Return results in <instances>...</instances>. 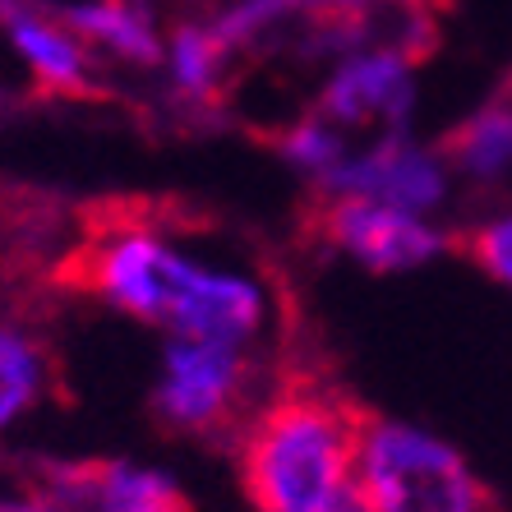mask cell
I'll return each mask as SVG.
<instances>
[{"mask_svg":"<svg viewBox=\"0 0 512 512\" xmlns=\"http://www.w3.org/2000/svg\"><path fill=\"white\" fill-rule=\"evenodd\" d=\"M356 485L370 512H499L453 443L383 416L365 425Z\"/></svg>","mask_w":512,"mask_h":512,"instance_id":"3957f363","label":"cell"},{"mask_svg":"<svg viewBox=\"0 0 512 512\" xmlns=\"http://www.w3.org/2000/svg\"><path fill=\"white\" fill-rule=\"evenodd\" d=\"M263 397L259 360L250 356V346L176 337L167 346L162 379L153 388V416L176 434H194V439L208 443H236Z\"/></svg>","mask_w":512,"mask_h":512,"instance_id":"277c9868","label":"cell"},{"mask_svg":"<svg viewBox=\"0 0 512 512\" xmlns=\"http://www.w3.org/2000/svg\"><path fill=\"white\" fill-rule=\"evenodd\" d=\"M448 176L453 171L443 167L439 153L388 143L379 153L342 162V167L328 171L314 185L333 194H360V199H374V203H388V208H402V213L425 217L429 208H439L448 199Z\"/></svg>","mask_w":512,"mask_h":512,"instance_id":"9c48e42d","label":"cell"},{"mask_svg":"<svg viewBox=\"0 0 512 512\" xmlns=\"http://www.w3.org/2000/svg\"><path fill=\"white\" fill-rule=\"evenodd\" d=\"M190 208L157 199H102L79 208L74 240L51 263L47 286L97 296L194 342L254 346L268 323V291L245 273L203 268L176 245Z\"/></svg>","mask_w":512,"mask_h":512,"instance_id":"6da1fadb","label":"cell"},{"mask_svg":"<svg viewBox=\"0 0 512 512\" xmlns=\"http://www.w3.org/2000/svg\"><path fill=\"white\" fill-rule=\"evenodd\" d=\"M60 24H70L84 42L116 51L120 60H134V65H157L162 60V42H157L148 14L130 0H93V5H74V10L56 14Z\"/></svg>","mask_w":512,"mask_h":512,"instance_id":"8fae6325","label":"cell"},{"mask_svg":"<svg viewBox=\"0 0 512 512\" xmlns=\"http://www.w3.org/2000/svg\"><path fill=\"white\" fill-rule=\"evenodd\" d=\"M453 250L476 268H485L489 277H499L503 286H512V213L489 217V222H466L462 231H453Z\"/></svg>","mask_w":512,"mask_h":512,"instance_id":"4fadbf2b","label":"cell"},{"mask_svg":"<svg viewBox=\"0 0 512 512\" xmlns=\"http://www.w3.org/2000/svg\"><path fill=\"white\" fill-rule=\"evenodd\" d=\"M323 125L346 139L351 157L379 153L388 143H406L411 120V60L402 51H360L323 84L319 102L310 107Z\"/></svg>","mask_w":512,"mask_h":512,"instance_id":"8992f818","label":"cell"},{"mask_svg":"<svg viewBox=\"0 0 512 512\" xmlns=\"http://www.w3.org/2000/svg\"><path fill=\"white\" fill-rule=\"evenodd\" d=\"M443 167L480 194L512 199V93L503 88L485 111L462 120L448 139L439 143Z\"/></svg>","mask_w":512,"mask_h":512,"instance_id":"30bf717a","label":"cell"},{"mask_svg":"<svg viewBox=\"0 0 512 512\" xmlns=\"http://www.w3.org/2000/svg\"><path fill=\"white\" fill-rule=\"evenodd\" d=\"M33 485L65 512H190V499L162 471L130 462L37 466Z\"/></svg>","mask_w":512,"mask_h":512,"instance_id":"ba28073f","label":"cell"},{"mask_svg":"<svg viewBox=\"0 0 512 512\" xmlns=\"http://www.w3.org/2000/svg\"><path fill=\"white\" fill-rule=\"evenodd\" d=\"M60 397V360L37 323V291L0 296V434Z\"/></svg>","mask_w":512,"mask_h":512,"instance_id":"52a82bcc","label":"cell"},{"mask_svg":"<svg viewBox=\"0 0 512 512\" xmlns=\"http://www.w3.org/2000/svg\"><path fill=\"white\" fill-rule=\"evenodd\" d=\"M300 231L319 250H337L365 263L374 273H402L420 268L439 250H453V236H443L416 213L388 208V203L360 199V194L314 190L300 208Z\"/></svg>","mask_w":512,"mask_h":512,"instance_id":"5b68a950","label":"cell"},{"mask_svg":"<svg viewBox=\"0 0 512 512\" xmlns=\"http://www.w3.org/2000/svg\"><path fill=\"white\" fill-rule=\"evenodd\" d=\"M319 512H370V503H365V494H360V485L351 480L346 489H337L333 494V503L328 508H319Z\"/></svg>","mask_w":512,"mask_h":512,"instance_id":"5bb4252c","label":"cell"},{"mask_svg":"<svg viewBox=\"0 0 512 512\" xmlns=\"http://www.w3.org/2000/svg\"><path fill=\"white\" fill-rule=\"evenodd\" d=\"M370 406L328 370L286 365L236 439L240 489L254 512H319L356 480Z\"/></svg>","mask_w":512,"mask_h":512,"instance_id":"7a4b0ae2","label":"cell"},{"mask_svg":"<svg viewBox=\"0 0 512 512\" xmlns=\"http://www.w3.org/2000/svg\"><path fill=\"white\" fill-rule=\"evenodd\" d=\"M231 51L213 37L208 24H180L171 37V74L194 107H222L231 84Z\"/></svg>","mask_w":512,"mask_h":512,"instance_id":"7c38bea8","label":"cell"}]
</instances>
